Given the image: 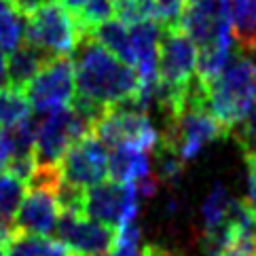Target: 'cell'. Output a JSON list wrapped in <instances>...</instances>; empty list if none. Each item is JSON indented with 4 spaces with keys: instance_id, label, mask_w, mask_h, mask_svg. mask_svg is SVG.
Segmentation results:
<instances>
[{
    "instance_id": "d590c367",
    "label": "cell",
    "mask_w": 256,
    "mask_h": 256,
    "mask_svg": "<svg viewBox=\"0 0 256 256\" xmlns=\"http://www.w3.org/2000/svg\"><path fill=\"white\" fill-rule=\"evenodd\" d=\"M254 256H256V244H254Z\"/></svg>"
},
{
    "instance_id": "1f68e13d",
    "label": "cell",
    "mask_w": 256,
    "mask_h": 256,
    "mask_svg": "<svg viewBox=\"0 0 256 256\" xmlns=\"http://www.w3.org/2000/svg\"><path fill=\"white\" fill-rule=\"evenodd\" d=\"M144 256H180L178 252H172L168 248H161V246H146L144 248Z\"/></svg>"
},
{
    "instance_id": "d4e9b609",
    "label": "cell",
    "mask_w": 256,
    "mask_h": 256,
    "mask_svg": "<svg viewBox=\"0 0 256 256\" xmlns=\"http://www.w3.org/2000/svg\"><path fill=\"white\" fill-rule=\"evenodd\" d=\"M104 256H144V248H140V226L138 222H127L116 231V242L112 250Z\"/></svg>"
},
{
    "instance_id": "ba28073f",
    "label": "cell",
    "mask_w": 256,
    "mask_h": 256,
    "mask_svg": "<svg viewBox=\"0 0 256 256\" xmlns=\"http://www.w3.org/2000/svg\"><path fill=\"white\" fill-rule=\"evenodd\" d=\"M140 193L136 184L121 182H100L85 190L83 216L94 218L112 228H121L127 222H134L140 208Z\"/></svg>"
},
{
    "instance_id": "83f0119b",
    "label": "cell",
    "mask_w": 256,
    "mask_h": 256,
    "mask_svg": "<svg viewBox=\"0 0 256 256\" xmlns=\"http://www.w3.org/2000/svg\"><path fill=\"white\" fill-rule=\"evenodd\" d=\"M246 161H248V199H246V206L250 208V212L256 218V159Z\"/></svg>"
},
{
    "instance_id": "836d02e7",
    "label": "cell",
    "mask_w": 256,
    "mask_h": 256,
    "mask_svg": "<svg viewBox=\"0 0 256 256\" xmlns=\"http://www.w3.org/2000/svg\"><path fill=\"white\" fill-rule=\"evenodd\" d=\"M15 2H17V6H20L24 13H30V11H34L36 6L49 2V0H15Z\"/></svg>"
},
{
    "instance_id": "ffe728a7",
    "label": "cell",
    "mask_w": 256,
    "mask_h": 256,
    "mask_svg": "<svg viewBox=\"0 0 256 256\" xmlns=\"http://www.w3.org/2000/svg\"><path fill=\"white\" fill-rule=\"evenodd\" d=\"M233 199L228 197L222 182H214L206 195L204 204H201V222H204V231H214V228L222 226L228 220V212H231Z\"/></svg>"
},
{
    "instance_id": "5b68a950",
    "label": "cell",
    "mask_w": 256,
    "mask_h": 256,
    "mask_svg": "<svg viewBox=\"0 0 256 256\" xmlns=\"http://www.w3.org/2000/svg\"><path fill=\"white\" fill-rule=\"evenodd\" d=\"M228 132L212 116L206 104H186L178 116L166 123L161 134V144L174 150L182 161H190L208 144L224 138Z\"/></svg>"
},
{
    "instance_id": "2e32d148",
    "label": "cell",
    "mask_w": 256,
    "mask_h": 256,
    "mask_svg": "<svg viewBox=\"0 0 256 256\" xmlns=\"http://www.w3.org/2000/svg\"><path fill=\"white\" fill-rule=\"evenodd\" d=\"M85 38L96 40L98 44H102L104 49H108L114 58L121 62L130 64L132 68H136V58H134V47L130 38V28L118 20H108L104 24H100L98 28L91 30ZM83 38V40H85Z\"/></svg>"
},
{
    "instance_id": "d6986e66",
    "label": "cell",
    "mask_w": 256,
    "mask_h": 256,
    "mask_svg": "<svg viewBox=\"0 0 256 256\" xmlns=\"http://www.w3.org/2000/svg\"><path fill=\"white\" fill-rule=\"evenodd\" d=\"M32 106L24 89H17L11 85L0 87V127L11 130L30 116Z\"/></svg>"
},
{
    "instance_id": "603a6c76",
    "label": "cell",
    "mask_w": 256,
    "mask_h": 256,
    "mask_svg": "<svg viewBox=\"0 0 256 256\" xmlns=\"http://www.w3.org/2000/svg\"><path fill=\"white\" fill-rule=\"evenodd\" d=\"M49 244H51L49 237H38V235L13 231L11 244H8L4 256H44Z\"/></svg>"
},
{
    "instance_id": "484cf974",
    "label": "cell",
    "mask_w": 256,
    "mask_h": 256,
    "mask_svg": "<svg viewBox=\"0 0 256 256\" xmlns=\"http://www.w3.org/2000/svg\"><path fill=\"white\" fill-rule=\"evenodd\" d=\"M157 178L161 182H170V184H176V182L182 178V174H184V161L174 150H170L168 146H163L159 142L157 150Z\"/></svg>"
},
{
    "instance_id": "5bb4252c",
    "label": "cell",
    "mask_w": 256,
    "mask_h": 256,
    "mask_svg": "<svg viewBox=\"0 0 256 256\" xmlns=\"http://www.w3.org/2000/svg\"><path fill=\"white\" fill-rule=\"evenodd\" d=\"M108 174L121 184H138L140 180L150 176V159L144 150L116 146L108 157Z\"/></svg>"
},
{
    "instance_id": "4dcf8cb0",
    "label": "cell",
    "mask_w": 256,
    "mask_h": 256,
    "mask_svg": "<svg viewBox=\"0 0 256 256\" xmlns=\"http://www.w3.org/2000/svg\"><path fill=\"white\" fill-rule=\"evenodd\" d=\"M44 256H74V254H72L64 244H60L58 240H56V242L51 240L49 248H47V254H44Z\"/></svg>"
},
{
    "instance_id": "d6a6232c",
    "label": "cell",
    "mask_w": 256,
    "mask_h": 256,
    "mask_svg": "<svg viewBox=\"0 0 256 256\" xmlns=\"http://www.w3.org/2000/svg\"><path fill=\"white\" fill-rule=\"evenodd\" d=\"M8 83V62H6V53L0 49V87H4Z\"/></svg>"
},
{
    "instance_id": "e575fe53",
    "label": "cell",
    "mask_w": 256,
    "mask_h": 256,
    "mask_svg": "<svg viewBox=\"0 0 256 256\" xmlns=\"http://www.w3.org/2000/svg\"><path fill=\"white\" fill-rule=\"evenodd\" d=\"M0 224H8V222H4V220H2V218H0Z\"/></svg>"
},
{
    "instance_id": "7402d4cb",
    "label": "cell",
    "mask_w": 256,
    "mask_h": 256,
    "mask_svg": "<svg viewBox=\"0 0 256 256\" xmlns=\"http://www.w3.org/2000/svg\"><path fill=\"white\" fill-rule=\"evenodd\" d=\"M112 15L125 26L154 22V0H110Z\"/></svg>"
},
{
    "instance_id": "277c9868",
    "label": "cell",
    "mask_w": 256,
    "mask_h": 256,
    "mask_svg": "<svg viewBox=\"0 0 256 256\" xmlns=\"http://www.w3.org/2000/svg\"><path fill=\"white\" fill-rule=\"evenodd\" d=\"M94 136L106 146H127V148L154 152L161 142V134L150 123L148 108L138 98L110 108L94 127Z\"/></svg>"
},
{
    "instance_id": "8fae6325",
    "label": "cell",
    "mask_w": 256,
    "mask_h": 256,
    "mask_svg": "<svg viewBox=\"0 0 256 256\" xmlns=\"http://www.w3.org/2000/svg\"><path fill=\"white\" fill-rule=\"evenodd\" d=\"M197 76V44L182 30H163L159 40V83L186 91Z\"/></svg>"
},
{
    "instance_id": "30bf717a",
    "label": "cell",
    "mask_w": 256,
    "mask_h": 256,
    "mask_svg": "<svg viewBox=\"0 0 256 256\" xmlns=\"http://www.w3.org/2000/svg\"><path fill=\"white\" fill-rule=\"evenodd\" d=\"M182 30L197 47L235 40L231 26V0H186Z\"/></svg>"
},
{
    "instance_id": "8992f818",
    "label": "cell",
    "mask_w": 256,
    "mask_h": 256,
    "mask_svg": "<svg viewBox=\"0 0 256 256\" xmlns=\"http://www.w3.org/2000/svg\"><path fill=\"white\" fill-rule=\"evenodd\" d=\"M87 134H94V125L72 106L47 112V116L38 121L34 144L38 168H58L66 150Z\"/></svg>"
},
{
    "instance_id": "52a82bcc",
    "label": "cell",
    "mask_w": 256,
    "mask_h": 256,
    "mask_svg": "<svg viewBox=\"0 0 256 256\" xmlns=\"http://www.w3.org/2000/svg\"><path fill=\"white\" fill-rule=\"evenodd\" d=\"M26 94L36 112H53L72 106L76 96V70L72 58L47 62L26 87Z\"/></svg>"
},
{
    "instance_id": "6da1fadb",
    "label": "cell",
    "mask_w": 256,
    "mask_h": 256,
    "mask_svg": "<svg viewBox=\"0 0 256 256\" xmlns=\"http://www.w3.org/2000/svg\"><path fill=\"white\" fill-rule=\"evenodd\" d=\"M74 70L76 96L72 108L89 118L94 127L110 108L138 98L142 91L138 70L91 38L80 42Z\"/></svg>"
},
{
    "instance_id": "cb8c5ba5",
    "label": "cell",
    "mask_w": 256,
    "mask_h": 256,
    "mask_svg": "<svg viewBox=\"0 0 256 256\" xmlns=\"http://www.w3.org/2000/svg\"><path fill=\"white\" fill-rule=\"evenodd\" d=\"M231 134H233L237 146L242 148L244 157L256 159V104L250 108V112L233 127Z\"/></svg>"
},
{
    "instance_id": "9a60e30c",
    "label": "cell",
    "mask_w": 256,
    "mask_h": 256,
    "mask_svg": "<svg viewBox=\"0 0 256 256\" xmlns=\"http://www.w3.org/2000/svg\"><path fill=\"white\" fill-rule=\"evenodd\" d=\"M6 62H8V85L17 89H26L32 83V78L42 70L44 64L51 60L36 47H32L30 42L24 40L15 51H11Z\"/></svg>"
},
{
    "instance_id": "7c38bea8",
    "label": "cell",
    "mask_w": 256,
    "mask_h": 256,
    "mask_svg": "<svg viewBox=\"0 0 256 256\" xmlns=\"http://www.w3.org/2000/svg\"><path fill=\"white\" fill-rule=\"evenodd\" d=\"M56 235L74 256H104L116 242V228L74 212H62Z\"/></svg>"
},
{
    "instance_id": "44dd1931",
    "label": "cell",
    "mask_w": 256,
    "mask_h": 256,
    "mask_svg": "<svg viewBox=\"0 0 256 256\" xmlns=\"http://www.w3.org/2000/svg\"><path fill=\"white\" fill-rule=\"evenodd\" d=\"M24 199H26V182L15 178L8 172L0 174V218L4 222H13Z\"/></svg>"
},
{
    "instance_id": "e0dca14e",
    "label": "cell",
    "mask_w": 256,
    "mask_h": 256,
    "mask_svg": "<svg viewBox=\"0 0 256 256\" xmlns=\"http://www.w3.org/2000/svg\"><path fill=\"white\" fill-rule=\"evenodd\" d=\"M231 26L237 49L256 53V0H231Z\"/></svg>"
},
{
    "instance_id": "9c48e42d",
    "label": "cell",
    "mask_w": 256,
    "mask_h": 256,
    "mask_svg": "<svg viewBox=\"0 0 256 256\" xmlns=\"http://www.w3.org/2000/svg\"><path fill=\"white\" fill-rule=\"evenodd\" d=\"M108 146L94 134H87L62 157L58 166L62 182L83 190L100 184L108 176Z\"/></svg>"
},
{
    "instance_id": "f1b7e54d",
    "label": "cell",
    "mask_w": 256,
    "mask_h": 256,
    "mask_svg": "<svg viewBox=\"0 0 256 256\" xmlns=\"http://www.w3.org/2000/svg\"><path fill=\"white\" fill-rule=\"evenodd\" d=\"M11 154H13V148H11V138H8V130L0 127V174L6 172Z\"/></svg>"
},
{
    "instance_id": "4316f807",
    "label": "cell",
    "mask_w": 256,
    "mask_h": 256,
    "mask_svg": "<svg viewBox=\"0 0 256 256\" xmlns=\"http://www.w3.org/2000/svg\"><path fill=\"white\" fill-rule=\"evenodd\" d=\"M186 8V0H154V24L161 30L182 28V15Z\"/></svg>"
},
{
    "instance_id": "3957f363",
    "label": "cell",
    "mask_w": 256,
    "mask_h": 256,
    "mask_svg": "<svg viewBox=\"0 0 256 256\" xmlns=\"http://www.w3.org/2000/svg\"><path fill=\"white\" fill-rule=\"evenodd\" d=\"M26 42H30L49 60L70 58L83 42V32L62 0H49L26 13Z\"/></svg>"
},
{
    "instance_id": "4fadbf2b",
    "label": "cell",
    "mask_w": 256,
    "mask_h": 256,
    "mask_svg": "<svg viewBox=\"0 0 256 256\" xmlns=\"http://www.w3.org/2000/svg\"><path fill=\"white\" fill-rule=\"evenodd\" d=\"M62 216V206L58 199V188L32 184V190L26 193L24 204L13 218V231L30 233L38 237H51L58 231Z\"/></svg>"
},
{
    "instance_id": "7a4b0ae2",
    "label": "cell",
    "mask_w": 256,
    "mask_h": 256,
    "mask_svg": "<svg viewBox=\"0 0 256 256\" xmlns=\"http://www.w3.org/2000/svg\"><path fill=\"white\" fill-rule=\"evenodd\" d=\"M256 104V64L237 49L224 70L206 85V106L224 130H231Z\"/></svg>"
},
{
    "instance_id": "ac0fdd59",
    "label": "cell",
    "mask_w": 256,
    "mask_h": 256,
    "mask_svg": "<svg viewBox=\"0 0 256 256\" xmlns=\"http://www.w3.org/2000/svg\"><path fill=\"white\" fill-rule=\"evenodd\" d=\"M26 40V13L15 0H0V49L15 51Z\"/></svg>"
},
{
    "instance_id": "f546056e",
    "label": "cell",
    "mask_w": 256,
    "mask_h": 256,
    "mask_svg": "<svg viewBox=\"0 0 256 256\" xmlns=\"http://www.w3.org/2000/svg\"><path fill=\"white\" fill-rule=\"evenodd\" d=\"M11 237H13V228L8 224H0V256L6 254V248L11 244Z\"/></svg>"
}]
</instances>
